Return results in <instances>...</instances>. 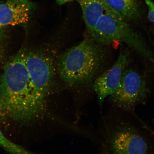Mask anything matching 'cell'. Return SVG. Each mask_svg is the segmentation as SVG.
Masks as SVG:
<instances>
[{"label":"cell","instance_id":"12","mask_svg":"<svg viewBox=\"0 0 154 154\" xmlns=\"http://www.w3.org/2000/svg\"><path fill=\"white\" fill-rule=\"evenodd\" d=\"M5 27H0V64L4 59L5 53Z\"/></svg>","mask_w":154,"mask_h":154},{"label":"cell","instance_id":"14","mask_svg":"<svg viewBox=\"0 0 154 154\" xmlns=\"http://www.w3.org/2000/svg\"><path fill=\"white\" fill-rule=\"evenodd\" d=\"M7 117H9L5 108L2 102L0 99V122L6 120Z\"/></svg>","mask_w":154,"mask_h":154},{"label":"cell","instance_id":"3","mask_svg":"<svg viewBox=\"0 0 154 154\" xmlns=\"http://www.w3.org/2000/svg\"><path fill=\"white\" fill-rule=\"evenodd\" d=\"M109 130V147L115 154H154V130L134 111L121 109Z\"/></svg>","mask_w":154,"mask_h":154},{"label":"cell","instance_id":"13","mask_svg":"<svg viewBox=\"0 0 154 154\" xmlns=\"http://www.w3.org/2000/svg\"><path fill=\"white\" fill-rule=\"evenodd\" d=\"M149 9L148 18L152 22L154 23V3L151 0H145Z\"/></svg>","mask_w":154,"mask_h":154},{"label":"cell","instance_id":"7","mask_svg":"<svg viewBox=\"0 0 154 154\" xmlns=\"http://www.w3.org/2000/svg\"><path fill=\"white\" fill-rule=\"evenodd\" d=\"M130 59V53L128 50H123L120 51L113 66L96 78L94 89L100 105L103 104L106 98L110 97L118 88Z\"/></svg>","mask_w":154,"mask_h":154},{"label":"cell","instance_id":"6","mask_svg":"<svg viewBox=\"0 0 154 154\" xmlns=\"http://www.w3.org/2000/svg\"><path fill=\"white\" fill-rule=\"evenodd\" d=\"M103 43L109 45L115 42L126 44L142 57L154 64V53L139 34L126 21L116 15L111 14L104 30Z\"/></svg>","mask_w":154,"mask_h":154},{"label":"cell","instance_id":"2","mask_svg":"<svg viewBox=\"0 0 154 154\" xmlns=\"http://www.w3.org/2000/svg\"><path fill=\"white\" fill-rule=\"evenodd\" d=\"M100 44L93 38H86L61 55L57 69L63 81L69 85L78 86L92 79L104 60Z\"/></svg>","mask_w":154,"mask_h":154},{"label":"cell","instance_id":"8","mask_svg":"<svg viewBox=\"0 0 154 154\" xmlns=\"http://www.w3.org/2000/svg\"><path fill=\"white\" fill-rule=\"evenodd\" d=\"M35 7L31 0H3L0 2V27L26 23Z\"/></svg>","mask_w":154,"mask_h":154},{"label":"cell","instance_id":"11","mask_svg":"<svg viewBox=\"0 0 154 154\" xmlns=\"http://www.w3.org/2000/svg\"><path fill=\"white\" fill-rule=\"evenodd\" d=\"M0 146L6 151L12 154H30L31 152L11 142L5 137L0 130Z\"/></svg>","mask_w":154,"mask_h":154},{"label":"cell","instance_id":"15","mask_svg":"<svg viewBox=\"0 0 154 154\" xmlns=\"http://www.w3.org/2000/svg\"><path fill=\"white\" fill-rule=\"evenodd\" d=\"M56 1L58 5H61L70 2L76 1V0H56Z\"/></svg>","mask_w":154,"mask_h":154},{"label":"cell","instance_id":"5","mask_svg":"<svg viewBox=\"0 0 154 154\" xmlns=\"http://www.w3.org/2000/svg\"><path fill=\"white\" fill-rule=\"evenodd\" d=\"M152 89L145 75L134 69L127 68L118 88L109 98L117 108L134 111L138 106L146 103Z\"/></svg>","mask_w":154,"mask_h":154},{"label":"cell","instance_id":"4","mask_svg":"<svg viewBox=\"0 0 154 154\" xmlns=\"http://www.w3.org/2000/svg\"><path fill=\"white\" fill-rule=\"evenodd\" d=\"M25 58L34 101L44 116L47 112L48 98L54 85V63L49 56L40 51H26Z\"/></svg>","mask_w":154,"mask_h":154},{"label":"cell","instance_id":"1","mask_svg":"<svg viewBox=\"0 0 154 154\" xmlns=\"http://www.w3.org/2000/svg\"><path fill=\"white\" fill-rule=\"evenodd\" d=\"M20 50L6 63L0 76V99L8 117L28 123L43 117L35 102L25 62Z\"/></svg>","mask_w":154,"mask_h":154},{"label":"cell","instance_id":"10","mask_svg":"<svg viewBox=\"0 0 154 154\" xmlns=\"http://www.w3.org/2000/svg\"><path fill=\"white\" fill-rule=\"evenodd\" d=\"M82 11L87 29L90 34L96 20L107 8L102 0H76Z\"/></svg>","mask_w":154,"mask_h":154},{"label":"cell","instance_id":"9","mask_svg":"<svg viewBox=\"0 0 154 154\" xmlns=\"http://www.w3.org/2000/svg\"><path fill=\"white\" fill-rule=\"evenodd\" d=\"M109 10L125 21L137 20L140 16L137 0H102Z\"/></svg>","mask_w":154,"mask_h":154}]
</instances>
